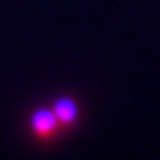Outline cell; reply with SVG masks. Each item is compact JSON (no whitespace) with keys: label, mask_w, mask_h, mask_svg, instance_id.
<instances>
[{"label":"cell","mask_w":160,"mask_h":160,"mask_svg":"<svg viewBox=\"0 0 160 160\" xmlns=\"http://www.w3.org/2000/svg\"><path fill=\"white\" fill-rule=\"evenodd\" d=\"M32 126H34V132L40 134V136L52 134V130L56 128V114H54V110H38L32 116Z\"/></svg>","instance_id":"obj_1"},{"label":"cell","mask_w":160,"mask_h":160,"mask_svg":"<svg viewBox=\"0 0 160 160\" xmlns=\"http://www.w3.org/2000/svg\"><path fill=\"white\" fill-rule=\"evenodd\" d=\"M54 114H56V120H60V122H72L74 116H76V104L68 98L58 100L56 106H54Z\"/></svg>","instance_id":"obj_2"}]
</instances>
